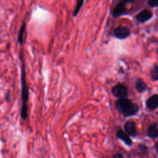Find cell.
Returning a JSON list of instances; mask_svg holds the SVG:
<instances>
[{
	"label": "cell",
	"mask_w": 158,
	"mask_h": 158,
	"mask_svg": "<svg viewBox=\"0 0 158 158\" xmlns=\"http://www.w3.org/2000/svg\"><path fill=\"white\" fill-rule=\"evenodd\" d=\"M125 131L131 136H135L137 134V130L135 122L133 121H127L123 125Z\"/></svg>",
	"instance_id": "ba28073f"
},
{
	"label": "cell",
	"mask_w": 158,
	"mask_h": 158,
	"mask_svg": "<svg viewBox=\"0 0 158 158\" xmlns=\"http://www.w3.org/2000/svg\"><path fill=\"white\" fill-rule=\"evenodd\" d=\"M150 75L153 80H158V65H154L150 71Z\"/></svg>",
	"instance_id": "5bb4252c"
},
{
	"label": "cell",
	"mask_w": 158,
	"mask_h": 158,
	"mask_svg": "<svg viewBox=\"0 0 158 158\" xmlns=\"http://www.w3.org/2000/svg\"><path fill=\"white\" fill-rule=\"evenodd\" d=\"M111 93L112 95L117 99L127 98L128 96V88L124 84L118 83L112 87Z\"/></svg>",
	"instance_id": "3957f363"
},
{
	"label": "cell",
	"mask_w": 158,
	"mask_h": 158,
	"mask_svg": "<svg viewBox=\"0 0 158 158\" xmlns=\"http://www.w3.org/2000/svg\"><path fill=\"white\" fill-rule=\"evenodd\" d=\"M155 148H156V152L158 154V141L157 142L156 146H155Z\"/></svg>",
	"instance_id": "ac0fdd59"
},
{
	"label": "cell",
	"mask_w": 158,
	"mask_h": 158,
	"mask_svg": "<svg viewBox=\"0 0 158 158\" xmlns=\"http://www.w3.org/2000/svg\"><path fill=\"white\" fill-rule=\"evenodd\" d=\"M131 34L130 30L127 27L118 26L114 30V36L119 40H124L128 38Z\"/></svg>",
	"instance_id": "277c9868"
},
{
	"label": "cell",
	"mask_w": 158,
	"mask_h": 158,
	"mask_svg": "<svg viewBox=\"0 0 158 158\" xmlns=\"http://www.w3.org/2000/svg\"><path fill=\"white\" fill-rule=\"evenodd\" d=\"M115 109L125 117L136 115L139 111V106L127 98L117 99L115 102Z\"/></svg>",
	"instance_id": "7a4b0ae2"
},
{
	"label": "cell",
	"mask_w": 158,
	"mask_h": 158,
	"mask_svg": "<svg viewBox=\"0 0 158 158\" xmlns=\"http://www.w3.org/2000/svg\"><path fill=\"white\" fill-rule=\"evenodd\" d=\"M25 31H26V22H25V20H24L20 27L19 35H18V38H17L18 42L20 45L23 44L24 43V34Z\"/></svg>",
	"instance_id": "7c38bea8"
},
{
	"label": "cell",
	"mask_w": 158,
	"mask_h": 158,
	"mask_svg": "<svg viewBox=\"0 0 158 158\" xmlns=\"http://www.w3.org/2000/svg\"><path fill=\"white\" fill-rule=\"evenodd\" d=\"M20 60L21 62V94L22 104L20 110V116L23 120H26L28 117V102L29 99L28 87L27 83V75H26V65L24 59V54L22 50L19 53Z\"/></svg>",
	"instance_id": "6da1fadb"
},
{
	"label": "cell",
	"mask_w": 158,
	"mask_h": 158,
	"mask_svg": "<svg viewBox=\"0 0 158 158\" xmlns=\"http://www.w3.org/2000/svg\"><path fill=\"white\" fill-rule=\"evenodd\" d=\"M146 106L151 110H154L158 107V95L154 94L149 98L146 101Z\"/></svg>",
	"instance_id": "9c48e42d"
},
{
	"label": "cell",
	"mask_w": 158,
	"mask_h": 158,
	"mask_svg": "<svg viewBox=\"0 0 158 158\" xmlns=\"http://www.w3.org/2000/svg\"><path fill=\"white\" fill-rule=\"evenodd\" d=\"M112 157L116 158V157H123V155L121 154L120 153H115V154H114L112 156Z\"/></svg>",
	"instance_id": "e0dca14e"
},
{
	"label": "cell",
	"mask_w": 158,
	"mask_h": 158,
	"mask_svg": "<svg viewBox=\"0 0 158 158\" xmlns=\"http://www.w3.org/2000/svg\"><path fill=\"white\" fill-rule=\"evenodd\" d=\"M148 135L151 138H156L158 137V127L156 123H154L149 125L148 129Z\"/></svg>",
	"instance_id": "30bf717a"
},
{
	"label": "cell",
	"mask_w": 158,
	"mask_h": 158,
	"mask_svg": "<svg viewBox=\"0 0 158 158\" xmlns=\"http://www.w3.org/2000/svg\"><path fill=\"white\" fill-rule=\"evenodd\" d=\"M138 149L139 150V151L141 152V153L142 154H144L147 153V152H148V148H147V147H146L144 144H138Z\"/></svg>",
	"instance_id": "9a60e30c"
},
{
	"label": "cell",
	"mask_w": 158,
	"mask_h": 158,
	"mask_svg": "<svg viewBox=\"0 0 158 158\" xmlns=\"http://www.w3.org/2000/svg\"><path fill=\"white\" fill-rule=\"evenodd\" d=\"M116 136L118 139L123 141L126 145L128 146L132 145V140L130 138V135L122 130L119 129L116 131Z\"/></svg>",
	"instance_id": "52a82bcc"
},
{
	"label": "cell",
	"mask_w": 158,
	"mask_h": 158,
	"mask_svg": "<svg viewBox=\"0 0 158 158\" xmlns=\"http://www.w3.org/2000/svg\"><path fill=\"white\" fill-rule=\"evenodd\" d=\"M135 86L136 91L139 93H143L147 89V84L141 78H138L136 80Z\"/></svg>",
	"instance_id": "8fae6325"
},
{
	"label": "cell",
	"mask_w": 158,
	"mask_h": 158,
	"mask_svg": "<svg viewBox=\"0 0 158 158\" xmlns=\"http://www.w3.org/2000/svg\"><path fill=\"white\" fill-rule=\"evenodd\" d=\"M84 1L85 0H77V3H76V5H75V7L73 10V14H72V16L74 17H76L78 14L79 13L81 7L83 6V4H84Z\"/></svg>",
	"instance_id": "4fadbf2b"
},
{
	"label": "cell",
	"mask_w": 158,
	"mask_h": 158,
	"mask_svg": "<svg viewBox=\"0 0 158 158\" xmlns=\"http://www.w3.org/2000/svg\"><path fill=\"white\" fill-rule=\"evenodd\" d=\"M148 4L150 7H158V0H148Z\"/></svg>",
	"instance_id": "2e32d148"
},
{
	"label": "cell",
	"mask_w": 158,
	"mask_h": 158,
	"mask_svg": "<svg viewBox=\"0 0 158 158\" xmlns=\"http://www.w3.org/2000/svg\"><path fill=\"white\" fill-rule=\"evenodd\" d=\"M153 14L152 11L148 9H144L138 13L136 16L135 19L140 23H144L149 20L152 17Z\"/></svg>",
	"instance_id": "8992f818"
},
{
	"label": "cell",
	"mask_w": 158,
	"mask_h": 158,
	"mask_svg": "<svg viewBox=\"0 0 158 158\" xmlns=\"http://www.w3.org/2000/svg\"><path fill=\"white\" fill-rule=\"evenodd\" d=\"M126 3L123 2L120 0V1L117 4L113 10L111 12L112 15L114 18H118L120 16H122L125 14H126L127 12V9H126Z\"/></svg>",
	"instance_id": "5b68a950"
}]
</instances>
